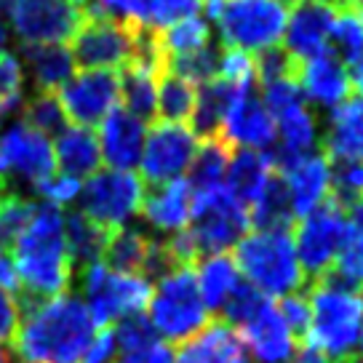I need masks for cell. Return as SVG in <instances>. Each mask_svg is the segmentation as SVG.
<instances>
[{
    "mask_svg": "<svg viewBox=\"0 0 363 363\" xmlns=\"http://www.w3.org/2000/svg\"><path fill=\"white\" fill-rule=\"evenodd\" d=\"M320 145L329 160H363V102L347 99L320 121Z\"/></svg>",
    "mask_w": 363,
    "mask_h": 363,
    "instance_id": "cell-25",
    "label": "cell"
},
{
    "mask_svg": "<svg viewBox=\"0 0 363 363\" xmlns=\"http://www.w3.org/2000/svg\"><path fill=\"white\" fill-rule=\"evenodd\" d=\"M195 281H198V291L203 299L208 315L214 313L219 315L222 307L227 305L230 294L238 289L243 281L238 272V264L233 259V254H211V257H201L195 262Z\"/></svg>",
    "mask_w": 363,
    "mask_h": 363,
    "instance_id": "cell-29",
    "label": "cell"
},
{
    "mask_svg": "<svg viewBox=\"0 0 363 363\" xmlns=\"http://www.w3.org/2000/svg\"><path fill=\"white\" fill-rule=\"evenodd\" d=\"M57 169L51 139L33 131L27 123H13L0 134V179L24 182L35 187Z\"/></svg>",
    "mask_w": 363,
    "mask_h": 363,
    "instance_id": "cell-14",
    "label": "cell"
},
{
    "mask_svg": "<svg viewBox=\"0 0 363 363\" xmlns=\"http://www.w3.org/2000/svg\"><path fill=\"white\" fill-rule=\"evenodd\" d=\"M238 94H243V91L233 89V86H227V83H222V80L216 78L203 83L198 89V99H195V110H193V118H190V128L201 139H216L227 110H230V104L235 102Z\"/></svg>",
    "mask_w": 363,
    "mask_h": 363,
    "instance_id": "cell-31",
    "label": "cell"
},
{
    "mask_svg": "<svg viewBox=\"0 0 363 363\" xmlns=\"http://www.w3.org/2000/svg\"><path fill=\"white\" fill-rule=\"evenodd\" d=\"M9 19L24 45L69 43L83 22V9L67 0H16Z\"/></svg>",
    "mask_w": 363,
    "mask_h": 363,
    "instance_id": "cell-16",
    "label": "cell"
},
{
    "mask_svg": "<svg viewBox=\"0 0 363 363\" xmlns=\"http://www.w3.org/2000/svg\"><path fill=\"white\" fill-rule=\"evenodd\" d=\"M24 67L11 51H0V115L22 110Z\"/></svg>",
    "mask_w": 363,
    "mask_h": 363,
    "instance_id": "cell-43",
    "label": "cell"
},
{
    "mask_svg": "<svg viewBox=\"0 0 363 363\" xmlns=\"http://www.w3.org/2000/svg\"><path fill=\"white\" fill-rule=\"evenodd\" d=\"M145 190L147 187L136 171L99 169L80 184V214L107 230L128 227L139 216Z\"/></svg>",
    "mask_w": 363,
    "mask_h": 363,
    "instance_id": "cell-9",
    "label": "cell"
},
{
    "mask_svg": "<svg viewBox=\"0 0 363 363\" xmlns=\"http://www.w3.org/2000/svg\"><path fill=\"white\" fill-rule=\"evenodd\" d=\"M96 326L78 294H65L19 307L11 350L19 363H80Z\"/></svg>",
    "mask_w": 363,
    "mask_h": 363,
    "instance_id": "cell-1",
    "label": "cell"
},
{
    "mask_svg": "<svg viewBox=\"0 0 363 363\" xmlns=\"http://www.w3.org/2000/svg\"><path fill=\"white\" fill-rule=\"evenodd\" d=\"M331 201L345 211L363 201V160H331Z\"/></svg>",
    "mask_w": 363,
    "mask_h": 363,
    "instance_id": "cell-40",
    "label": "cell"
},
{
    "mask_svg": "<svg viewBox=\"0 0 363 363\" xmlns=\"http://www.w3.org/2000/svg\"><path fill=\"white\" fill-rule=\"evenodd\" d=\"M233 259L238 264L240 278L270 299L275 296L284 299L307 289V278L296 259L291 230L286 227L246 233L243 240L233 249Z\"/></svg>",
    "mask_w": 363,
    "mask_h": 363,
    "instance_id": "cell-4",
    "label": "cell"
},
{
    "mask_svg": "<svg viewBox=\"0 0 363 363\" xmlns=\"http://www.w3.org/2000/svg\"><path fill=\"white\" fill-rule=\"evenodd\" d=\"M139 216L147 222L152 230L163 235H177L182 230L190 227L193 219V190L187 179L163 182L145 190Z\"/></svg>",
    "mask_w": 363,
    "mask_h": 363,
    "instance_id": "cell-22",
    "label": "cell"
},
{
    "mask_svg": "<svg viewBox=\"0 0 363 363\" xmlns=\"http://www.w3.org/2000/svg\"><path fill=\"white\" fill-rule=\"evenodd\" d=\"M358 347H361V358H363V326H361V331H358Z\"/></svg>",
    "mask_w": 363,
    "mask_h": 363,
    "instance_id": "cell-60",
    "label": "cell"
},
{
    "mask_svg": "<svg viewBox=\"0 0 363 363\" xmlns=\"http://www.w3.org/2000/svg\"><path fill=\"white\" fill-rule=\"evenodd\" d=\"M136 43H139V30L94 16L83 9V22L67 45L75 59V67L118 72L136 57Z\"/></svg>",
    "mask_w": 363,
    "mask_h": 363,
    "instance_id": "cell-12",
    "label": "cell"
},
{
    "mask_svg": "<svg viewBox=\"0 0 363 363\" xmlns=\"http://www.w3.org/2000/svg\"><path fill=\"white\" fill-rule=\"evenodd\" d=\"M278 177L275 160L270 152H251V150H233L230 166H227L225 187L238 198L249 211L251 206L267 193Z\"/></svg>",
    "mask_w": 363,
    "mask_h": 363,
    "instance_id": "cell-24",
    "label": "cell"
},
{
    "mask_svg": "<svg viewBox=\"0 0 363 363\" xmlns=\"http://www.w3.org/2000/svg\"><path fill=\"white\" fill-rule=\"evenodd\" d=\"M216 80L238 91L257 89V57L238 48H225L216 57Z\"/></svg>",
    "mask_w": 363,
    "mask_h": 363,
    "instance_id": "cell-39",
    "label": "cell"
},
{
    "mask_svg": "<svg viewBox=\"0 0 363 363\" xmlns=\"http://www.w3.org/2000/svg\"><path fill=\"white\" fill-rule=\"evenodd\" d=\"M177 363H251L238 334L225 320L214 318L201 334L179 347Z\"/></svg>",
    "mask_w": 363,
    "mask_h": 363,
    "instance_id": "cell-26",
    "label": "cell"
},
{
    "mask_svg": "<svg viewBox=\"0 0 363 363\" xmlns=\"http://www.w3.org/2000/svg\"><path fill=\"white\" fill-rule=\"evenodd\" d=\"M6 195H9V193H6V182L0 179V201H3V198H6Z\"/></svg>",
    "mask_w": 363,
    "mask_h": 363,
    "instance_id": "cell-61",
    "label": "cell"
},
{
    "mask_svg": "<svg viewBox=\"0 0 363 363\" xmlns=\"http://www.w3.org/2000/svg\"><path fill=\"white\" fill-rule=\"evenodd\" d=\"M230 155H233V150L227 147L222 139H203L193 166L187 171L190 190L206 193V190L222 187L227 177V166H230Z\"/></svg>",
    "mask_w": 363,
    "mask_h": 363,
    "instance_id": "cell-34",
    "label": "cell"
},
{
    "mask_svg": "<svg viewBox=\"0 0 363 363\" xmlns=\"http://www.w3.org/2000/svg\"><path fill=\"white\" fill-rule=\"evenodd\" d=\"M147 307L150 326L163 337L166 345H184L211 323V315L198 291L195 267L190 264L174 267L158 278Z\"/></svg>",
    "mask_w": 363,
    "mask_h": 363,
    "instance_id": "cell-5",
    "label": "cell"
},
{
    "mask_svg": "<svg viewBox=\"0 0 363 363\" xmlns=\"http://www.w3.org/2000/svg\"><path fill=\"white\" fill-rule=\"evenodd\" d=\"M337 3H342L345 9H355V11L363 13V0H337Z\"/></svg>",
    "mask_w": 363,
    "mask_h": 363,
    "instance_id": "cell-56",
    "label": "cell"
},
{
    "mask_svg": "<svg viewBox=\"0 0 363 363\" xmlns=\"http://www.w3.org/2000/svg\"><path fill=\"white\" fill-rule=\"evenodd\" d=\"M115 363H177V355L171 345H166L163 340H152L142 347L123 350Z\"/></svg>",
    "mask_w": 363,
    "mask_h": 363,
    "instance_id": "cell-49",
    "label": "cell"
},
{
    "mask_svg": "<svg viewBox=\"0 0 363 363\" xmlns=\"http://www.w3.org/2000/svg\"><path fill=\"white\" fill-rule=\"evenodd\" d=\"M86 11L94 13V16H102V19H110V22L142 30L145 0H94Z\"/></svg>",
    "mask_w": 363,
    "mask_h": 363,
    "instance_id": "cell-45",
    "label": "cell"
},
{
    "mask_svg": "<svg viewBox=\"0 0 363 363\" xmlns=\"http://www.w3.org/2000/svg\"><path fill=\"white\" fill-rule=\"evenodd\" d=\"M0 363H11V361H9V352L3 350V347H0Z\"/></svg>",
    "mask_w": 363,
    "mask_h": 363,
    "instance_id": "cell-59",
    "label": "cell"
},
{
    "mask_svg": "<svg viewBox=\"0 0 363 363\" xmlns=\"http://www.w3.org/2000/svg\"><path fill=\"white\" fill-rule=\"evenodd\" d=\"M80 184L83 182L75 179V177H67V174H51L48 179L43 182H38L33 190L38 195H43V201L45 203H51V206H57V208H62V206H67L72 203L75 198L80 195Z\"/></svg>",
    "mask_w": 363,
    "mask_h": 363,
    "instance_id": "cell-46",
    "label": "cell"
},
{
    "mask_svg": "<svg viewBox=\"0 0 363 363\" xmlns=\"http://www.w3.org/2000/svg\"><path fill=\"white\" fill-rule=\"evenodd\" d=\"M147 136V123L125 113L123 107H115L113 113L99 123V152L102 160L113 171H134L139 169L142 147Z\"/></svg>",
    "mask_w": 363,
    "mask_h": 363,
    "instance_id": "cell-21",
    "label": "cell"
},
{
    "mask_svg": "<svg viewBox=\"0 0 363 363\" xmlns=\"http://www.w3.org/2000/svg\"><path fill=\"white\" fill-rule=\"evenodd\" d=\"M113 233L115 230L96 225L94 219H89L80 211H72V214L65 216V246H67L72 267L75 264H80V267L96 264L104 257V249H107Z\"/></svg>",
    "mask_w": 363,
    "mask_h": 363,
    "instance_id": "cell-30",
    "label": "cell"
},
{
    "mask_svg": "<svg viewBox=\"0 0 363 363\" xmlns=\"http://www.w3.org/2000/svg\"><path fill=\"white\" fill-rule=\"evenodd\" d=\"M296 89L302 94L307 107L315 113H331L345 104L352 94L350 67L340 62L331 51H323L318 57L294 65Z\"/></svg>",
    "mask_w": 363,
    "mask_h": 363,
    "instance_id": "cell-18",
    "label": "cell"
},
{
    "mask_svg": "<svg viewBox=\"0 0 363 363\" xmlns=\"http://www.w3.org/2000/svg\"><path fill=\"white\" fill-rule=\"evenodd\" d=\"M310 302V326L299 347L315 350L329 363L352 355L363 318V294L334 281H315L305 289Z\"/></svg>",
    "mask_w": 363,
    "mask_h": 363,
    "instance_id": "cell-3",
    "label": "cell"
},
{
    "mask_svg": "<svg viewBox=\"0 0 363 363\" xmlns=\"http://www.w3.org/2000/svg\"><path fill=\"white\" fill-rule=\"evenodd\" d=\"M13 6H16V0H0V22H3L6 16H11Z\"/></svg>",
    "mask_w": 363,
    "mask_h": 363,
    "instance_id": "cell-55",
    "label": "cell"
},
{
    "mask_svg": "<svg viewBox=\"0 0 363 363\" xmlns=\"http://www.w3.org/2000/svg\"><path fill=\"white\" fill-rule=\"evenodd\" d=\"M67 3H72V6H80V9H83V3H86V0H67Z\"/></svg>",
    "mask_w": 363,
    "mask_h": 363,
    "instance_id": "cell-62",
    "label": "cell"
},
{
    "mask_svg": "<svg viewBox=\"0 0 363 363\" xmlns=\"http://www.w3.org/2000/svg\"><path fill=\"white\" fill-rule=\"evenodd\" d=\"M57 99L67 121L75 125L94 128L121 107V89L118 72L113 69H80L57 91Z\"/></svg>",
    "mask_w": 363,
    "mask_h": 363,
    "instance_id": "cell-13",
    "label": "cell"
},
{
    "mask_svg": "<svg viewBox=\"0 0 363 363\" xmlns=\"http://www.w3.org/2000/svg\"><path fill=\"white\" fill-rule=\"evenodd\" d=\"M152 240L147 233L136 227H121L110 235V243L104 249V264L115 272H128V275H142L147 264Z\"/></svg>",
    "mask_w": 363,
    "mask_h": 363,
    "instance_id": "cell-32",
    "label": "cell"
},
{
    "mask_svg": "<svg viewBox=\"0 0 363 363\" xmlns=\"http://www.w3.org/2000/svg\"><path fill=\"white\" fill-rule=\"evenodd\" d=\"M0 121H3V115H0Z\"/></svg>",
    "mask_w": 363,
    "mask_h": 363,
    "instance_id": "cell-64",
    "label": "cell"
},
{
    "mask_svg": "<svg viewBox=\"0 0 363 363\" xmlns=\"http://www.w3.org/2000/svg\"><path fill=\"white\" fill-rule=\"evenodd\" d=\"M115 352H118V342H115V331L107 326V329H99L91 340L89 350L83 355L80 363H113Z\"/></svg>",
    "mask_w": 363,
    "mask_h": 363,
    "instance_id": "cell-50",
    "label": "cell"
},
{
    "mask_svg": "<svg viewBox=\"0 0 363 363\" xmlns=\"http://www.w3.org/2000/svg\"><path fill=\"white\" fill-rule=\"evenodd\" d=\"M320 134H323L320 115L313 107H307L305 102H299L294 107L284 110L281 115H275V147L270 152L275 166L318 152Z\"/></svg>",
    "mask_w": 363,
    "mask_h": 363,
    "instance_id": "cell-23",
    "label": "cell"
},
{
    "mask_svg": "<svg viewBox=\"0 0 363 363\" xmlns=\"http://www.w3.org/2000/svg\"><path fill=\"white\" fill-rule=\"evenodd\" d=\"M281 3H296V0H281Z\"/></svg>",
    "mask_w": 363,
    "mask_h": 363,
    "instance_id": "cell-63",
    "label": "cell"
},
{
    "mask_svg": "<svg viewBox=\"0 0 363 363\" xmlns=\"http://www.w3.org/2000/svg\"><path fill=\"white\" fill-rule=\"evenodd\" d=\"M350 214H347V219H350V225H355L358 230H363V201H358V203H352L350 208H347Z\"/></svg>",
    "mask_w": 363,
    "mask_h": 363,
    "instance_id": "cell-54",
    "label": "cell"
},
{
    "mask_svg": "<svg viewBox=\"0 0 363 363\" xmlns=\"http://www.w3.org/2000/svg\"><path fill=\"white\" fill-rule=\"evenodd\" d=\"M9 254L19 278V307L65 294L72 284L75 267L65 246V211L57 206L35 203L30 222Z\"/></svg>",
    "mask_w": 363,
    "mask_h": 363,
    "instance_id": "cell-2",
    "label": "cell"
},
{
    "mask_svg": "<svg viewBox=\"0 0 363 363\" xmlns=\"http://www.w3.org/2000/svg\"><path fill=\"white\" fill-rule=\"evenodd\" d=\"M337 11H340L337 0H296L289 9L281 48L294 65L329 51V38Z\"/></svg>",
    "mask_w": 363,
    "mask_h": 363,
    "instance_id": "cell-17",
    "label": "cell"
},
{
    "mask_svg": "<svg viewBox=\"0 0 363 363\" xmlns=\"http://www.w3.org/2000/svg\"><path fill=\"white\" fill-rule=\"evenodd\" d=\"M80 289L86 296L91 320L99 329H107L110 323L123 318L142 315V310L150 305L152 296V284L147 278L115 272L104 262L80 270Z\"/></svg>",
    "mask_w": 363,
    "mask_h": 363,
    "instance_id": "cell-7",
    "label": "cell"
},
{
    "mask_svg": "<svg viewBox=\"0 0 363 363\" xmlns=\"http://www.w3.org/2000/svg\"><path fill=\"white\" fill-rule=\"evenodd\" d=\"M35 211V203L27 201L22 195L9 193L0 201V251H11L13 240L22 235V230L27 227L30 216Z\"/></svg>",
    "mask_w": 363,
    "mask_h": 363,
    "instance_id": "cell-42",
    "label": "cell"
},
{
    "mask_svg": "<svg viewBox=\"0 0 363 363\" xmlns=\"http://www.w3.org/2000/svg\"><path fill=\"white\" fill-rule=\"evenodd\" d=\"M289 6L281 0H227L214 30L225 48L262 57L284 43Z\"/></svg>",
    "mask_w": 363,
    "mask_h": 363,
    "instance_id": "cell-6",
    "label": "cell"
},
{
    "mask_svg": "<svg viewBox=\"0 0 363 363\" xmlns=\"http://www.w3.org/2000/svg\"><path fill=\"white\" fill-rule=\"evenodd\" d=\"M155 43L163 59H179L195 51H203L211 45V24L206 22L203 16H187L182 22L171 24L166 30L155 33Z\"/></svg>",
    "mask_w": 363,
    "mask_h": 363,
    "instance_id": "cell-33",
    "label": "cell"
},
{
    "mask_svg": "<svg viewBox=\"0 0 363 363\" xmlns=\"http://www.w3.org/2000/svg\"><path fill=\"white\" fill-rule=\"evenodd\" d=\"M0 289H3L6 294H11L13 299L19 294L16 267H13V262H11V254H6V251H0Z\"/></svg>",
    "mask_w": 363,
    "mask_h": 363,
    "instance_id": "cell-52",
    "label": "cell"
},
{
    "mask_svg": "<svg viewBox=\"0 0 363 363\" xmlns=\"http://www.w3.org/2000/svg\"><path fill=\"white\" fill-rule=\"evenodd\" d=\"M275 169L294 219L313 214L315 208L331 201V160L323 152L286 160Z\"/></svg>",
    "mask_w": 363,
    "mask_h": 363,
    "instance_id": "cell-19",
    "label": "cell"
},
{
    "mask_svg": "<svg viewBox=\"0 0 363 363\" xmlns=\"http://www.w3.org/2000/svg\"><path fill=\"white\" fill-rule=\"evenodd\" d=\"M347 230H350L347 211L334 201L323 203L313 214L296 219V230L291 233V238H294L296 259L302 264L307 286L331 272Z\"/></svg>",
    "mask_w": 363,
    "mask_h": 363,
    "instance_id": "cell-10",
    "label": "cell"
},
{
    "mask_svg": "<svg viewBox=\"0 0 363 363\" xmlns=\"http://www.w3.org/2000/svg\"><path fill=\"white\" fill-rule=\"evenodd\" d=\"M350 80H352V91L358 94L355 99H361V102H363V59H361V62H355V65H352V69H350Z\"/></svg>",
    "mask_w": 363,
    "mask_h": 363,
    "instance_id": "cell-53",
    "label": "cell"
},
{
    "mask_svg": "<svg viewBox=\"0 0 363 363\" xmlns=\"http://www.w3.org/2000/svg\"><path fill=\"white\" fill-rule=\"evenodd\" d=\"M201 142L203 139L190 128V123L155 121L152 125H147L145 147L139 158L142 182L155 187L163 182L187 179V171L201 150Z\"/></svg>",
    "mask_w": 363,
    "mask_h": 363,
    "instance_id": "cell-11",
    "label": "cell"
},
{
    "mask_svg": "<svg viewBox=\"0 0 363 363\" xmlns=\"http://www.w3.org/2000/svg\"><path fill=\"white\" fill-rule=\"evenodd\" d=\"M115 331V342H118V350H134V347H142V345H147V342L158 340V334L152 331L150 326V320L145 315H131V318H123L121 320V326Z\"/></svg>",
    "mask_w": 363,
    "mask_h": 363,
    "instance_id": "cell-48",
    "label": "cell"
},
{
    "mask_svg": "<svg viewBox=\"0 0 363 363\" xmlns=\"http://www.w3.org/2000/svg\"><path fill=\"white\" fill-rule=\"evenodd\" d=\"M6 43H9V27L6 22H0V51H6Z\"/></svg>",
    "mask_w": 363,
    "mask_h": 363,
    "instance_id": "cell-57",
    "label": "cell"
},
{
    "mask_svg": "<svg viewBox=\"0 0 363 363\" xmlns=\"http://www.w3.org/2000/svg\"><path fill=\"white\" fill-rule=\"evenodd\" d=\"M329 51L334 57L352 67L355 62L363 59V13L355 9L340 6L334 27H331Z\"/></svg>",
    "mask_w": 363,
    "mask_h": 363,
    "instance_id": "cell-36",
    "label": "cell"
},
{
    "mask_svg": "<svg viewBox=\"0 0 363 363\" xmlns=\"http://www.w3.org/2000/svg\"><path fill=\"white\" fill-rule=\"evenodd\" d=\"M51 147H54V160L59 163L62 174H67V177L89 179L91 174L99 171L102 152H99V139H96L94 128L67 123L51 142Z\"/></svg>",
    "mask_w": 363,
    "mask_h": 363,
    "instance_id": "cell-27",
    "label": "cell"
},
{
    "mask_svg": "<svg viewBox=\"0 0 363 363\" xmlns=\"http://www.w3.org/2000/svg\"><path fill=\"white\" fill-rule=\"evenodd\" d=\"M278 310H281L286 326H289V331L294 334L296 345H299V342L305 340L307 326H310V302H307V294L299 291V294L284 296V299L278 302Z\"/></svg>",
    "mask_w": 363,
    "mask_h": 363,
    "instance_id": "cell-47",
    "label": "cell"
},
{
    "mask_svg": "<svg viewBox=\"0 0 363 363\" xmlns=\"http://www.w3.org/2000/svg\"><path fill=\"white\" fill-rule=\"evenodd\" d=\"M334 363H363L361 355H347V358H340V361H334Z\"/></svg>",
    "mask_w": 363,
    "mask_h": 363,
    "instance_id": "cell-58",
    "label": "cell"
},
{
    "mask_svg": "<svg viewBox=\"0 0 363 363\" xmlns=\"http://www.w3.org/2000/svg\"><path fill=\"white\" fill-rule=\"evenodd\" d=\"M230 150L272 152L275 147V118L267 113L257 91H243L230 104L219 136Z\"/></svg>",
    "mask_w": 363,
    "mask_h": 363,
    "instance_id": "cell-20",
    "label": "cell"
},
{
    "mask_svg": "<svg viewBox=\"0 0 363 363\" xmlns=\"http://www.w3.org/2000/svg\"><path fill=\"white\" fill-rule=\"evenodd\" d=\"M249 211L225 184L206 193H193L190 235L201 257L230 254L249 233Z\"/></svg>",
    "mask_w": 363,
    "mask_h": 363,
    "instance_id": "cell-8",
    "label": "cell"
},
{
    "mask_svg": "<svg viewBox=\"0 0 363 363\" xmlns=\"http://www.w3.org/2000/svg\"><path fill=\"white\" fill-rule=\"evenodd\" d=\"M16 323H19V305L11 294H6L0 289V347H3V342H11Z\"/></svg>",
    "mask_w": 363,
    "mask_h": 363,
    "instance_id": "cell-51",
    "label": "cell"
},
{
    "mask_svg": "<svg viewBox=\"0 0 363 363\" xmlns=\"http://www.w3.org/2000/svg\"><path fill=\"white\" fill-rule=\"evenodd\" d=\"M233 331L238 334L243 347L251 350V355L259 363H294L299 345L286 326L278 302L270 296H262L259 302L251 307L249 315L240 318L233 326Z\"/></svg>",
    "mask_w": 363,
    "mask_h": 363,
    "instance_id": "cell-15",
    "label": "cell"
},
{
    "mask_svg": "<svg viewBox=\"0 0 363 363\" xmlns=\"http://www.w3.org/2000/svg\"><path fill=\"white\" fill-rule=\"evenodd\" d=\"M198 13H201V0H145L142 30L155 35L187 16H198Z\"/></svg>",
    "mask_w": 363,
    "mask_h": 363,
    "instance_id": "cell-41",
    "label": "cell"
},
{
    "mask_svg": "<svg viewBox=\"0 0 363 363\" xmlns=\"http://www.w3.org/2000/svg\"><path fill=\"white\" fill-rule=\"evenodd\" d=\"M216 57H219L216 48L208 45L203 51H195V54H187V57L169 59V62H166V69L174 72V75H179L182 80L193 83L195 89H201L203 83L216 78Z\"/></svg>",
    "mask_w": 363,
    "mask_h": 363,
    "instance_id": "cell-44",
    "label": "cell"
},
{
    "mask_svg": "<svg viewBox=\"0 0 363 363\" xmlns=\"http://www.w3.org/2000/svg\"><path fill=\"white\" fill-rule=\"evenodd\" d=\"M326 281H334L345 289L363 294V230H358L355 225H350V230H347L340 257L334 262L331 272L326 275Z\"/></svg>",
    "mask_w": 363,
    "mask_h": 363,
    "instance_id": "cell-37",
    "label": "cell"
},
{
    "mask_svg": "<svg viewBox=\"0 0 363 363\" xmlns=\"http://www.w3.org/2000/svg\"><path fill=\"white\" fill-rule=\"evenodd\" d=\"M195 99H198V89L193 83L182 80L169 69H163L158 80V115L160 121L169 123H190L195 110Z\"/></svg>",
    "mask_w": 363,
    "mask_h": 363,
    "instance_id": "cell-35",
    "label": "cell"
},
{
    "mask_svg": "<svg viewBox=\"0 0 363 363\" xmlns=\"http://www.w3.org/2000/svg\"><path fill=\"white\" fill-rule=\"evenodd\" d=\"M22 67H27L38 94H57L75 75V59L67 43H35L22 48Z\"/></svg>",
    "mask_w": 363,
    "mask_h": 363,
    "instance_id": "cell-28",
    "label": "cell"
},
{
    "mask_svg": "<svg viewBox=\"0 0 363 363\" xmlns=\"http://www.w3.org/2000/svg\"><path fill=\"white\" fill-rule=\"evenodd\" d=\"M24 121L33 131L43 136H57L67 125V115L59 104L57 94H35L33 99L22 104Z\"/></svg>",
    "mask_w": 363,
    "mask_h": 363,
    "instance_id": "cell-38",
    "label": "cell"
}]
</instances>
